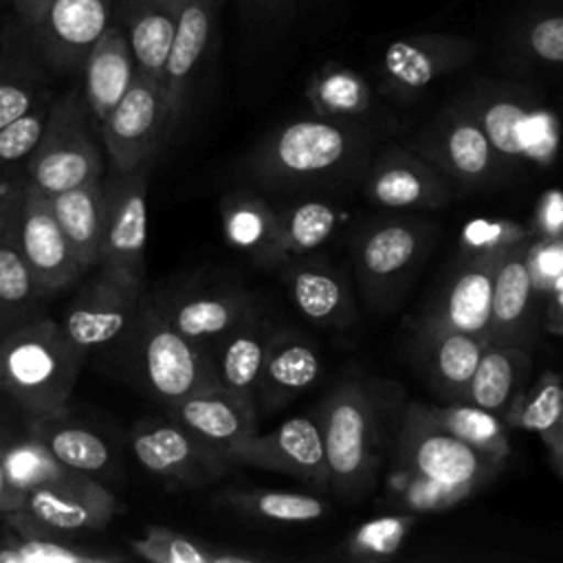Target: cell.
I'll return each instance as SVG.
<instances>
[{"label":"cell","mask_w":563,"mask_h":563,"mask_svg":"<svg viewBox=\"0 0 563 563\" xmlns=\"http://www.w3.org/2000/svg\"><path fill=\"white\" fill-rule=\"evenodd\" d=\"M400 409V389L383 380H347L323 398L317 422L328 464V490L343 499H358L376 486Z\"/></svg>","instance_id":"1"},{"label":"cell","mask_w":563,"mask_h":563,"mask_svg":"<svg viewBox=\"0 0 563 563\" xmlns=\"http://www.w3.org/2000/svg\"><path fill=\"white\" fill-rule=\"evenodd\" d=\"M372 134L347 119H299L273 130L246 161L251 178L271 191L330 189L356 180L372 161Z\"/></svg>","instance_id":"2"},{"label":"cell","mask_w":563,"mask_h":563,"mask_svg":"<svg viewBox=\"0 0 563 563\" xmlns=\"http://www.w3.org/2000/svg\"><path fill=\"white\" fill-rule=\"evenodd\" d=\"M86 354L48 317L0 334V394L31 418L66 409Z\"/></svg>","instance_id":"3"},{"label":"cell","mask_w":563,"mask_h":563,"mask_svg":"<svg viewBox=\"0 0 563 563\" xmlns=\"http://www.w3.org/2000/svg\"><path fill=\"white\" fill-rule=\"evenodd\" d=\"M123 345H128L145 389L163 407L220 387L211 347L176 332L150 297H143L139 317Z\"/></svg>","instance_id":"4"},{"label":"cell","mask_w":563,"mask_h":563,"mask_svg":"<svg viewBox=\"0 0 563 563\" xmlns=\"http://www.w3.org/2000/svg\"><path fill=\"white\" fill-rule=\"evenodd\" d=\"M391 464L473 490L493 482L504 466L440 427L422 402L402 405L391 440Z\"/></svg>","instance_id":"5"},{"label":"cell","mask_w":563,"mask_h":563,"mask_svg":"<svg viewBox=\"0 0 563 563\" xmlns=\"http://www.w3.org/2000/svg\"><path fill=\"white\" fill-rule=\"evenodd\" d=\"M79 88L51 101L42 139L26 163V183L46 196L101 178L103 161Z\"/></svg>","instance_id":"6"},{"label":"cell","mask_w":563,"mask_h":563,"mask_svg":"<svg viewBox=\"0 0 563 563\" xmlns=\"http://www.w3.org/2000/svg\"><path fill=\"white\" fill-rule=\"evenodd\" d=\"M119 512L117 497L92 475L70 471L53 482L24 490L18 510L2 517L7 528L55 537L95 532Z\"/></svg>","instance_id":"7"},{"label":"cell","mask_w":563,"mask_h":563,"mask_svg":"<svg viewBox=\"0 0 563 563\" xmlns=\"http://www.w3.org/2000/svg\"><path fill=\"white\" fill-rule=\"evenodd\" d=\"M466 110L484 130L499 163L537 167L554 163L559 125L545 106L512 92H490Z\"/></svg>","instance_id":"8"},{"label":"cell","mask_w":563,"mask_h":563,"mask_svg":"<svg viewBox=\"0 0 563 563\" xmlns=\"http://www.w3.org/2000/svg\"><path fill=\"white\" fill-rule=\"evenodd\" d=\"M147 163L128 172L112 169V176L103 183L106 211L99 266L136 286L145 284Z\"/></svg>","instance_id":"9"},{"label":"cell","mask_w":563,"mask_h":563,"mask_svg":"<svg viewBox=\"0 0 563 563\" xmlns=\"http://www.w3.org/2000/svg\"><path fill=\"white\" fill-rule=\"evenodd\" d=\"M139 464L172 486L200 488L218 482L233 462L174 420H141L130 433Z\"/></svg>","instance_id":"10"},{"label":"cell","mask_w":563,"mask_h":563,"mask_svg":"<svg viewBox=\"0 0 563 563\" xmlns=\"http://www.w3.org/2000/svg\"><path fill=\"white\" fill-rule=\"evenodd\" d=\"M143 297V286L128 284L101 268L73 297L59 325L84 354L123 343L139 317Z\"/></svg>","instance_id":"11"},{"label":"cell","mask_w":563,"mask_h":563,"mask_svg":"<svg viewBox=\"0 0 563 563\" xmlns=\"http://www.w3.org/2000/svg\"><path fill=\"white\" fill-rule=\"evenodd\" d=\"M99 132L114 172L147 163L167 136L161 84L134 68L128 90L99 123Z\"/></svg>","instance_id":"12"},{"label":"cell","mask_w":563,"mask_h":563,"mask_svg":"<svg viewBox=\"0 0 563 563\" xmlns=\"http://www.w3.org/2000/svg\"><path fill=\"white\" fill-rule=\"evenodd\" d=\"M11 240L46 295L64 290L84 273L53 216L46 194L24 183Z\"/></svg>","instance_id":"13"},{"label":"cell","mask_w":563,"mask_h":563,"mask_svg":"<svg viewBox=\"0 0 563 563\" xmlns=\"http://www.w3.org/2000/svg\"><path fill=\"white\" fill-rule=\"evenodd\" d=\"M114 0H51L29 29L33 48L48 73L81 70L90 46L112 22Z\"/></svg>","instance_id":"14"},{"label":"cell","mask_w":563,"mask_h":563,"mask_svg":"<svg viewBox=\"0 0 563 563\" xmlns=\"http://www.w3.org/2000/svg\"><path fill=\"white\" fill-rule=\"evenodd\" d=\"M222 0H180L174 42L163 68L161 90L167 112V136L180 125L194 84L211 48Z\"/></svg>","instance_id":"15"},{"label":"cell","mask_w":563,"mask_h":563,"mask_svg":"<svg viewBox=\"0 0 563 563\" xmlns=\"http://www.w3.org/2000/svg\"><path fill=\"white\" fill-rule=\"evenodd\" d=\"M227 457L233 464H251L301 479L317 490H328V464L317 418L295 416L277 429L253 433L235 444Z\"/></svg>","instance_id":"16"},{"label":"cell","mask_w":563,"mask_h":563,"mask_svg":"<svg viewBox=\"0 0 563 563\" xmlns=\"http://www.w3.org/2000/svg\"><path fill=\"white\" fill-rule=\"evenodd\" d=\"M431 227L413 218L383 220L356 242V275L367 297H387L416 266L429 244Z\"/></svg>","instance_id":"17"},{"label":"cell","mask_w":563,"mask_h":563,"mask_svg":"<svg viewBox=\"0 0 563 563\" xmlns=\"http://www.w3.org/2000/svg\"><path fill=\"white\" fill-rule=\"evenodd\" d=\"M363 194L383 209H435L451 191L435 165L402 147L385 150L363 174Z\"/></svg>","instance_id":"18"},{"label":"cell","mask_w":563,"mask_h":563,"mask_svg":"<svg viewBox=\"0 0 563 563\" xmlns=\"http://www.w3.org/2000/svg\"><path fill=\"white\" fill-rule=\"evenodd\" d=\"M420 154L431 165H440L451 178L471 187L488 183L499 167L495 150L466 108L444 112L424 134Z\"/></svg>","instance_id":"19"},{"label":"cell","mask_w":563,"mask_h":563,"mask_svg":"<svg viewBox=\"0 0 563 563\" xmlns=\"http://www.w3.org/2000/svg\"><path fill=\"white\" fill-rule=\"evenodd\" d=\"M154 303L176 332L209 347L260 306L249 290L227 284L187 288L167 299H154Z\"/></svg>","instance_id":"20"},{"label":"cell","mask_w":563,"mask_h":563,"mask_svg":"<svg viewBox=\"0 0 563 563\" xmlns=\"http://www.w3.org/2000/svg\"><path fill=\"white\" fill-rule=\"evenodd\" d=\"M321 372V352L310 336L297 330H273L255 380V402L277 409L312 387Z\"/></svg>","instance_id":"21"},{"label":"cell","mask_w":563,"mask_h":563,"mask_svg":"<svg viewBox=\"0 0 563 563\" xmlns=\"http://www.w3.org/2000/svg\"><path fill=\"white\" fill-rule=\"evenodd\" d=\"M477 44L457 35H411L396 40L383 55L385 79L398 92H418L438 77L464 66Z\"/></svg>","instance_id":"22"},{"label":"cell","mask_w":563,"mask_h":563,"mask_svg":"<svg viewBox=\"0 0 563 563\" xmlns=\"http://www.w3.org/2000/svg\"><path fill=\"white\" fill-rule=\"evenodd\" d=\"M165 413L224 455L235 444L257 433V405L246 402L222 387L198 391L165 405Z\"/></svg>","instance_id":"23"},{"label":"cell","mask_w":563,"mask_h":563,"mask_svg":"<svg viewBox=\"0 0 563 563\" xmlns=\"http://www.w3.org/2000/svg\"><path fill=\"white\" fill-rule=\"evenodd\" d=\"M501 253L464 255L427 317L490 343L493 277Z\"/></svg>","instance_id":"24"},{"label":"cell","mask_w":563,"mask_h":563,"mask_svg":"<svg viewBox=\"0 0 563 563\" xmlns=\"http://www.w3.org/2000/svg\"><path fill=\"white\" fill-rule=\"evenodd\" d=\"M488 341L424 317L418 332V356L433 389L446 400H462Z\"/></svg>","instance_id":"25"},{"label":"cell","mask_w":563,"mask_h":563,"mask_svg":"<svg viewBox=\"0 0 563 563\" xmlns=\"http://www.w3.org/2000/svg\"><path fill=\"white\" fill-rule=\"evenodd\" d=\"M46 68L40 62L29 29L13 18L0 35V128L48 97Z\"/></svg>","instance_id":"26"},{"label":"cell","mask_w":563,"mask_h":563,"mask_svg":"<svg viewBox=\"0 0 563 563\" xmlns=\"http://www.w3.org/2000/svg\"><path fill=\"white\" fill-rule=\"evenodd\" d=\"M528 240L506 249L495 266L490 299V343H521L530 334L534 308L539 301L526 268Z\"/></svg>","instance_id":"27"},{"label":"cell","mask_w":563,"mask_h":563,"mask_svg":"<svg viewBox=\"0 0 563 563\" xmlns=\"http://www.w3.org/2000/svg\"><path fill=\"white\" fill-rule=\"evenodd\" d=\"M81 73V97L92 123L99 128L134 77V57L121 22H110L106 26L99 40L90 46Z\"/></svg>","instance_id":"28"},{"label":"cell","mask_w":563,"mask_h":563,"mask_svg":"<svg viewBox=\"0 0 563 563\" xmlns=\"http://www.w3.org/2000/svg\"><path fill=\"white\" fill-rule=\"evenodd\" d=\"M273 330L275 328L264 314L262 306H255L242 321H238L222 339L213 343V365L222 389L257 405L255 380Z\"/></svg>","instance_id":"29"},{"label":"cell","mask_w":563,"mask_h":563,"mask_svg":"<svg viewBox=\"0 0 563 563\" xmlns=\"http://www.w3.org/2000/svg\"><path fill=\"white\" fill-rule=\"evenodd\" d=\"M286 286L306 319L325 328H345L354 321L352 288L341 271L325 262L288 260Z\"/></svg>","instance_id":"30"},{"label":"cell","mask_w":563,"mask_h":563,"mask_svg":"<svg viewBox=\"0 0 563 563\" xmlns=\"http://www.w3.org/2000/svg\"><path fill=\"white\" fill-rule=\"evenodd\" d=\"M180 0H125L119 4L134 68L161 84L174 42Z\"/></svg>","instance_id":"31"},{"label":"cell","mask_w":563,"mask_h":563,"mask_svg":"<svg viewBox=\"0 0 563 563\" xmlns=\"http://www.w3.org/2000/svg\"><path fill=\"white\" fill-rule=\"evenodd\" d=\"M53 216L79 264L86 273L99 266L103 238V178L48 196Z\"/></svg>","instance_id":"32"},{"label":"cell","mask_w":563,"mask_h":563,"mask_svg":"<svg viewBox=\"0 0 563 563\" xmlns=\"http://www.w3.org/2000/svg\"><path fill=\"white\" fill-rule=\"evenodd\" d=\"M532 361L519 343H488L466 385L464 398L504 418L526 387Z\"/></svg>","instance_id":"33"},{"label":"cell","mask_w":563,"mask_h":563,"mask_svg":"<svg viewBox=\"0 0 563 563\" xmlns=\"http://www.w3.org/2000/svg\"><path fill=\"white\" fill-rule=\"evenodd\" d=\"M222 233L229 246L262 264H279L277 209L253 191H233L220 205Z\"/></svg>","instance_id":"34"},{"label":"cell","mask_w":563,"mask_h":563,"mask_svg":"<svg viewBox=\"0 0 563 563\" xmlns=\"http://www.w3.org/2000/svg\"><path fill=\"white\" fill-rule=\"evenodd\" d=\"M26 433H31L62 466L70 471L97 475L112 466L114 457L106 438L90 427L66 418L64 409L31 418Z\"/></svg>","instance_id":"35"},{"label":"cell","mask_w":563,"mask_h":563,"mask_svg":"<svg viewBox=\"0 0 563 563\" xmlns=\"http://www.w3.org/2000/svg\"><path fill=\"white\" fill-rule=\"evenodd\" d=\"M504 424L532 431L550 451L556 475L563 473V385L556 372H543L512 400Z\"/></svg>","instance_id":"36"},{"label":"cell","mask_w":563,"mask_h":563,"mask_svg":"<svg viewBox=\"0 0 563 563\" xmlns=\"http://www.w3.org/2000/svg\"><path fill=\"white\" fill-rule=\"evenodd\" d=\"M343 209L323 198H301L277 209L279 260L303 257L328 242L343 222Z\"/></svg>","instance_id":"37"},{"label":"cell","mask_w":563,"mask_h":563,"mask_svg":"<svg viewBox=\"0 0 563 563\" xmlns=\"http://www.w3.org/2000/svg\"><path fill=\"white\" fill-rule=\"evenodd\" d=\"M7 528V526H4ZM125 554L77 545L70 537L7 528L0 534V563H121Z\"/></svg>","instance_id":"38"},{"label":"cell","mask_w":563,"mask_h":563,"mask_svg":"<svg viewBox=\"0 0 563 563\" xmlns=\"http://www.w3.org/2000/svg\"><path fill=\"white\" fill-rule=\"evenodd\" d=\"M31 268L22 260L13 240L0 242V334L42 317L44 299Z\"/></svg>","instance_id":"39"},{"label":"cell","mask_w":563,"mask_h":563,"mask_svg":"<svg viewBox=\"0 0 563 563\" xmlns=\"http://www.w3.org/2000/svg\"><path fill=\"white\" fill-rule=\"evenodd\" d=\"M429 413L440 427L460 438L464 444L486 453L497 462H506L510 455V442L504 420L466 400H449L446 405H427Z\"/></svg>","instance_id":"40"},{"label":"cell","mask_w":563,"mask_h":563,"mask_svg":"<svg viewBox=\"0 0 563 563\" xmlns=\"http://www.w3.org/2000/svg\"><path fill=\"white\" fill-rule=\"evenodd\" d=\"M222 501L238 515L271 523H308L325 517L330 510L321 497L295 490H229L222 495Z\"/></svg>","instance_id":"41"},{"label":"cell","mask_w":563,"mask_h":563,"mask_svg":"<svg viewBox=\"0 0 563 563\" xmlns=\"http://www.w3.org/2000/svg\"><path fill=\"white\" fill-rule=\"evenodd\" d=\"M308 101L319 117L354 119L372 108V90L354 70L325 66L310 79Z\"/></svg>","instance_id":"42"},{"label":"cell","mask_w":563,"mask_h":563,"mask_svg":"<svg viewBox=\"0 0 563 563\" xmlns=\"http://www.w3.org/2000/svg\"><path fill=\"white\" fill-rule=\"evenodd\" d=\"M385 493H387V499L396 508L418 517L424 512L446 510V508L464 501L466 497H471L477 490H473L468 486L440 484V482L418 475L409 468L391 464V468L385 477Z\"/></svg>","instance_id":"43"},{"label":"cell","mask_w":563,"mask_h":563,"mask_svg":"<svg viewBox=\"0 0 563 563\" xmlns=\"http://www.w3.org/2000/svg\"><path fill=\"white\" fill-rule=\"evenodd\" d=\"M53 97H44L29 112L0 128V180H26V163L35 152Z\"/></svg>","instance_id":"44"},{"label":"cell","mask_w":563,"mask_h":563,"mask_svg":"<svg viewBox=\"0 0 563 563\" xmlns=\"http://www.w3.org/2000/svg\"><path fill=\"white\" fill-rule=\"evenodd\" d=\"M416 523V515L396 512L356 526L343 541V552L356 561H385L394 556Z\"/></svg>","instance_id":"45"},{"label":"cell","mask_w":563,"mask_h":563,"mask_svg":"<svg viewBox=\"0 0 563 563\" xmlns=\"http://www.w3.org/2000/svg\"><path fill=\"white\" fill-rule=\"evenodd\" d=\"M0 462L11 484L22 493L70 473V468L62 466L31 433L11 438L0 453Z\"/></svg>","instance_id":"46"},{"label":"cell","mask_w":563,"mask_h":563,"mask_svg":"<svg viewBox=\"0 0 563 563\" xmlns=\"http://www.w3.org/2000/svg\"><path fill=\"white\" fill-rule=\"evenodd\" d=\"M130 548L152 563H213L216 545L176 532L167 526H150L141 539H132Z\"/></svg>","instance_id":"47"},{"label":"cell","mask_w":563,"mask_h":563,"mask_svg":"<svg viewBox=\"0 0 563 563\" xmlns=\"http://www.w3.org/2000/svg\"><path fill=\"white\" fill-rule=\"evenodd\" d=\"M532 233L523 224L515 220L504 218H475L464 224L462 229V251L464 255H479V253H499L506 251L523 240H528Z\"/></svg>","instance_id":"48"},{"label":"cell","mask_w":563,"mask_h":563,"mask_svg":"<svg viewBox=\"0 0 563 563\" xmlns=\"http://www.w3.org/2000/svg\"><path fill=\"white\" fill-rule=\"evenodd\" d=\"M526 268L537 301H545L548 292L563 282V240L537 238L526 244Z\"/></svg>","instance_id":"49"},{"label":"cell","mask_w":563,"mask_h":563,"mask_svg":"<svg viewBox=\"0 0 563 563\" xmlns=\"http://www.w3.org/2000/svg\"><path fill=\"white\" fill-rule=\"evenodd\" d=\"M526 44L534 57L545 64L563 62V18L545 15L537 20L526 37Z\"/></svg>","instance_id":"50"},{"label":"cell","mask_w":563,"mask_h":563,"mask_svg":"<svg viewBox=\"0 0 563 563\" xmlns=\"http://www.w3.org/2000/svg\"><path fill=\"white\" fill-rule=\"evenodd\" d=\"M561 231H563V198L556 187H550L541 194L534 207L530 233H534L537 238H559Z\"/></svg>","instance_id":"51"},{"label":"cell","mask_w":563,"mask_h":563,"mask_svg":"<svg viewBox=\"0 0 563 563\" xmlns=\"http://www.w3.org/2000/svg\"><path fill=\"white\" fill-rule=\"evenodd\" d=\"M24 183L26 180H0V242L11 238L15 207Z\"/></svg>","instance_id":"52"},{"label":"cell","mask_w":563,"mask_h":563,"mask_svg":"<svg viewBox=\"0 0 563 563\" xmlns=\"http://www.w3.org/2000/svg\"><path fill=\"white\" fill-rule=\"evenodd\" d=\"M238 2H240L242 13L253 20L279 18L290 4V0H238Z\"/></svg>","instance_id":"53"},{"label":"cell","mask_w":563,"mask_h":563,"mask_svg":"<svg viewBox=\"0 0 563 563\" xmlns=\"http://www.w3.org/2000/svg\"><path fill=\"white\" fill-rule=\"evenodd\" d=\"M561 319H563V282L556 284L545 297V328L552 334H561L563 330Z\"/></svg>","instance_id":"54"},{"label":"cell","mask_w":563,"mask_h":563,"mask_svg":"<svg viewBox=\"0 0 563 563\" xmlns=\"http://www.w3.org/2000/svg\"><path fill=\"white\" fill-rule=\"evenodd\" d=\"M13 9V15L26 26L31 29L37 18L44 13V9L51 4V0H7Z\"/></svg>","instance_id":"55"},{"label":"cell","mask_w":563,"mask_h":563,"mask_svg":"<svg viewBox=\"0 0 563 563\" xmlns=\"http://www.w3.org/2000/svg\"><path fill=\"white\" fill-rule=\"evenodd\" d=\"M22 495H24V493L18 490V488L11 484L7 471H4V466H2V462H0V517H7L9 512L18 510L20 504H22Z\"/></svg>","instance_id":"56"},{"label":"cell","mask_w":563,"mask_h":563,"mask_svg":"<svg viewBox=\"0 0 563 563\" xmlns=\"http://www.w3.org/2000/svg\"><path fill=\"white\" fill-rule=\"evenodd\" d=\"M11 438H13V435H7V433L0 429V453L4 451V446L9 444V440H11Z\"/></svg>","instance_id":"57"},{"label":"cell","mask_w":563,"mask_h":563,"mask_svg":"<svg viewBox=\"0 0 563 563\" xmlns=\"http://www.w3.org/2000/svg\"><path fill=\"white\" fill-rule=\"evenodd\" d=\"M117 2H119V4H123V2H125V0H117Z\"/></svg>","instance_id":"58"},{"label":"cell","mask_w":563,"mask_h":563,"mask_svg":"<svg viewBox=\"0 0 563 563\" xmlns=\"http://www.w3.org/2000/svg\"><path fill=\"white\" fill-rule=\"evenodd\" d=\"M0 35H2V24H0Z\"/></svg>","instance_id":"59"}]
</instances>
